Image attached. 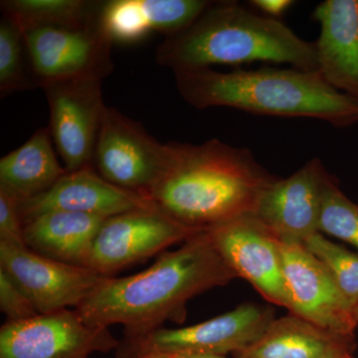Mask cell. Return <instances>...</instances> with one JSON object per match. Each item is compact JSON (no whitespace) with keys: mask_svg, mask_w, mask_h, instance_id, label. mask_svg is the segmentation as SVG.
<instances>
[{"mask_svg":"<svg viewBox=\"0 0 358 358\" xmlns=\"http://www.w3.org/2000/svg\"><path fill=\"white\" fill-rule=\"evenodd\" d=\"M235 278L206 230L176 251L160 254L143 272L108 277L76 310L90 326L121 324L124 343H129L162 329L167 320L182 322L188 301Z\"/></svg>","mask_w":358,"mask_h":358,"instance_id":"cell-1","label":"cell"},{"mask_svg":"<svg viewBox=\"0 0 358 358\" xmlns=\"http://www.w3.org/2000/svg\"><path fill=\"white\" fill-rule=\"evenodd\" d=\"M166 169L150 199L167 215L202 231L254 215L275 178L251 150L217 138L201 145L169 143Z\"/></svg>","mask_w":358,"mask_h":358,"instance_id":"cell-2","label":"cell"},{"mask_svg":"<svg viewBox=\"0 0 358 358\" xmlns=\"http://www.w3.org/2000/svg\"><path fill=\"white\" fill-rule=\"evenodd\" d=\"M155 61L173 73L259 61L317 72L315 42L235 1L211 2L192 24L164 38Z\"/></svg>","mask_w":358,"mask_h":358,"instance_id":"cell-3","label":"cell"},{"mask_svg":"<svg viewBox=\"0 0 358 358\" xmlns=\"http://www.w3.org/2000/svg\"><path fill=\"white\" fill-rule=\"evenodd\" d=\"M179 95L196 109L227 107L271 117H312L346 128L358 122V100L333 88L319 72L261 68L174 73Z\"/></svg>","mask_w":358,"mask_h":358,"instance_id":"cell-4","label":"cell"},{"mask_svg":"<svg viewBox=\"0 0 358 358\" xmlns=\"http://www.w3.org/2000/svg\"><path fill=\"white\" fill-rule=\"evenodd\" d=\"M271 308L245 303L235 310L194 326L157 329L120 345L122 358L147 355L209 353L225 355L245 352L255 345L275 320Z\"/></svg>","mask_w":358,"mask_h":358,"instance_id":"cell-5","label":"cell"},{"mask_svg":"<svg viewBox=\"0 0 358 358\" xmlns=\"http://www.w3.org/2000/svg\"><path fill=\"white\" fill-rule=\"evenodd\" d=\"M169 152V143L155 140L141 122L106 108L93 160L94 169L106 180L150 197L166 169Z\"/></svg>","mask_w":358,"mask_h":358,"instance_id":"cell-6","label":"cell"},{"mask_svg":"<svg viewBox=\"0 0 358 358\" xmlns=\"http://www.w3.org/2000/svg\"><path fill=\"white\" fill-rule=\"evenodd\" d=\"M201 232L178 222L157 206L112 216L105 219L96 234L88 268L113 277Z\"/></svg>","mask_w":358,"mask_h":358,"instance_id":"cell-7","label":"cell"},{"mask_svg":"<svg viewBox=\"0 0 358 358\" xmlns=\"http://www.w3.org/2000/svg\"><path fill=\"white\" fill-rule=\"evenodd\" d=\"M120 345L109 327L90 326L69 308L6 322L0 329V358H89Z\"/></svg>","mask_w":358,"mask_h":358,"instance_id":"cell-8","label":"cell"},{"mask_svg":"<svg viewBox=\"0 0 358 358\" xmlns=\"http://www.w3.org/2000/svg\"><path fill=\"white\" fill-rule=\"evenodd\" d=\"M102 81L72 78L40 87L48 101L52 140L67 171L94 166L96 138L107 108Z\"/></svg>","mask_w":358,"mask_h":358,"instance_id":"cell-9","label":"cell"},{"mask_svg":"<svg viewBox=\"0 0 358 358\" xmlns=\"http://www.w3.org/2000/svg\"><path fill=\"white\" fill-rule=\"evenodd\" d=\"M280 248L289 313L329 333L355 338L357 307L329 270L303 244L280 240Z\"/></svg>","mask_w":358,"mask_h":358,"instance_id":"cell-10","label":"cell"},{"mask_svg":"<svg viewBox=\"0 0 358 358\" xmlns=\"http://www.w3.org/2000/svg\"><path fill=\"white\" fill-rule=\"evenodd\" d=\"M24 39L36 87L72 78L103 80L114 70L113 43L99 22L79 29L40 28Z\"/></svg>","mask_w":358,"mask_h":358,"instance_id":"cell-11","label":"cell"},{"mask_svg":"<svg viewBox=\"0 0 358 358\" xmlns=\"http://www.w3.org/2000/svg\"><path fill=\"white\" fill-rule=\"evenodd\" d=\"M0 268L28 296L40 315L78 308L108 277L47 258L26 246L0 242Z\"/></svg>","mask_w":358,"mask_h":358,"instance_id":"cell-12","label":"cell"},{"mask_svg":"<svg viewBox=\"0 0 358 358\" xmlns=\"http://www.w3.org/2000/svg\"><path fill=\"white\" fill-rule=\"evenodd\" d=\"M208 231L223 260L270 303L288 308L280 240L254 215Z\"/></svg>","mask_w":358,"mask_h":358,"instance_id":"cell-13","label":"cell"},{"mask_svg":"<svg viewBox=\"0 0 358 358\" xmlns=\"http://www.w3.org/2000/svg\"><path fill=\"white\" fill-rule=\"evenodd\" d=\"M329 173L313 159L288 178L266 188L254 216L281 241L303 244L319 232L322 197Z\"/></svg>","mask_w":358,"mask_h":358,"instance_id":"cell-14","label":"cell"},{"mask_svg":"<svg viewBox=\"0 0 358 358\" xmlns=\"http://www.w3.org/2000/svg\"><path fill=\"white\" fill-rule=\"evenodd\" d=\"M157 206L150 197L122 189L103 178L94 166L67 171L48 192L20 202L23 224L50 211H70L109 218Z\"/></svg>","mask_w":358,"mask_h":358,"instance_id":"cell-15","label":"cell"},{"mask_svg":"<svg viewBox=\"0 0 358 358\" xmlns=\"http://www.w3.org/2000/svg\"><path fill=\"white\" fill-rule=\"evenodd\" d=\"M320 24L317 72L327 84L358 100V0H327L315 7Z\"/></svg>","mask_w":358,"mask_h":358,"instance_id":"cell-16","label":"cell"},{"mask_svg":"<svg viewBox=\"0 0 358 358\" xmlns=\"http://www.w3.org/2000/svg\"><path fill=\"white\" fill-rule=\"evenodd\" d=\"M210 3L206 0H110L102 2L99 23L113 44H133L152 32L166 37L181 31Z\"/></svg>","mask_w":358,"mask_h":358,"instance_id":"cell-17","label":"cell"},{"mask_svg":"<svg viewBox=\"0 0 358 358\" xmlns=\"http://www.w3.org/2000/svg\"><path fill=\"white\" fill-rule=\"evenodd\" d=\"M106 218L50 211L23 224L26 247L59 262L88 268L94 241Z\"/></svg>","mask_w":358,"mask_h":358,"instance_id":"cell-18","label":"cell"},{"mask_svg":"<svg viewBox=\"0 0 358 358\" xmlns=\"http://www.w3.org/2000/svg\"><path fill=\"white\" fill-rule=\"evenodd\" d=\"M56 152L49 127L37 129L0 159V189L20 202L48 192L67 173Z\"/></svg>","mask_w":358,"mask_h":358,"instance_id":"cell-19","label":"cell"},{"mask_svg":"<svg viewBox=\"0 0 358 358\" xmlns=\"http://www.w3.org/2000/svg\"><path fill=\"white\" fill-rule=\"evenodd\" d=\"M355 338L324 331L289 313L275 320L262 338L238 358H327L352 353Z\"/></svg>","mask_w":358,"mask_h":358,"instance_id":"cell-20","label":"cell"},{"mask_svg":"<svg viewBox=\"0 0 358 358\" xmlns=\"http://www.w3.org/2000/svg\"><path fill=\"white\" fill-rule=\"evenodd\" d=\"M103 1L87 0H4L2 15L23 34L40 28H79L96 24Z\"/></svg>","mask_w":358,"mask_h":358,"instance_id":"cell-21","label":"cell"},{"mask_svg":"<svg viewBox=\"0 0 358 358\" xmlns=\"http://www.w3.org/2000/svg\"><path fill=\"white\" fill-rule=\"evenodd\" d=\"M36 87L24 34L13 21L2 15L0 21V94L2 98Z\"/></svg>","mask_w":358,"mask_h":358,"instance_id":"cell-22","label":"cell"},{"mask_svg":"<svg viewBox=\"0 0 358 358\" xmlns=\"http://www.w3.org/2000/svg\"><path fill=\"white\" fill-rule=\"evenodd\" d=\"M303 246L319 259L333 275L343 294L358 305V254L329 241L322 233L308 237Z\"/></svg>","mask_w":358,"mask_h":358,"instance_id":"cell-23","label":"cell"},{"mask_svg":"<svg viewBox=\"0 0 358 358\" xmlns=\"http://www.w3.org/2000/svg\"><path fill=\"white\" fill-rule=\"evenodd\" d=\"M319 232L358 249V205L345 196L331 174L324 186Z\"/></svg>","mask_w":358,"mask_h":358,"instance_id":"cell-24","label":"cell"},{"mask_svg":"<svg viewBox=\"0 0 358 358\" xmlns=\"http://www.w3.org/2000/svg\"><path fill=\"white\" fill-rule=\"evenodd\" d=\"M0 310L6 315L7 322H20L40 315L31 301L0 268Z\"/></svg>","mask_w":358,"mask_h":358,"instance_id":"cell-25","label":"cell"},{"mask_svg":"<svg viewBox=\"0 0 358 358\" xmlns=\"http://www.w3.org/2000/svg\"><path fill=\"white\" fill-rule=\"evenodd\" d=\"M0 242L26 246L20 201L3 189H0Z\"/></svg>","mask_w":358,"mask_h":358,"instance_id":"cell-26","label":"cell"},{"mask_svg":"<svg viewBox=\"0 0 358 358\" xmlns=\"http://www.w3.org/2000/svg\"><path fill=\"white\" fill-rule=\"evenodd\" d=\"M251 6L255 7L259 13L265 14L267 17L279 20L289 7L293 6L294 1L291 0H253L250 1Z\"/></svg>","mask_w":358,"mask_h":358,"instance_id":"cell-27","label":"cell"},{"mask_svg":"<svg viewBox=\"0 0 358 358\" xmlns=\"http://www.w3.org/2000/svg\"><path fill=\"white\" fill-rule=\"evenodd\" d=\"M176 358H225L223 355H209V353H189V355H176Z\"/></svg>","mask_w":358,"mask_h":358,"instance_id":"cell-28","label":"cell"},{"mask_svg":"<svg viewBox=\"0 0 358 358\" xmlns=\"http://www.w3.org/2000/svg\"><path fill=\"white\" fill-rule=\"evenodd\" d=\"M138 358H176V355H147V357H141Z\"/></svg>","mask_w":358,"mask_h":358,"instance_id":"cell-29","label":"cell"},{"mask_svg":"<svg viewBox=\"0 0 358 358\" xmlns=\"http://www.w3.org/2000/svg\"><path fill=\"white\" fill-rule=\"evenodd\" d=\"M327 358H353L352 353H341V355H333Z\"/></svg>","mask_w":358,"mask_h":358,"instance_id":"cell-30","label":"cell"},{"mask_svg":"<svg viewBox=\"0 0 358 358\" xmlns=\"http://www.w3.org/2000/svg\"><path fill=\"white\" fill-rule=\"evenodd\" d=\"M355 317H357V320L358 322V305L357 306V308H355Z\"/></svg>","mask_w":358,"mask_h":358,"instance_id":"cell-31","label":"cell"}]
</instances>
